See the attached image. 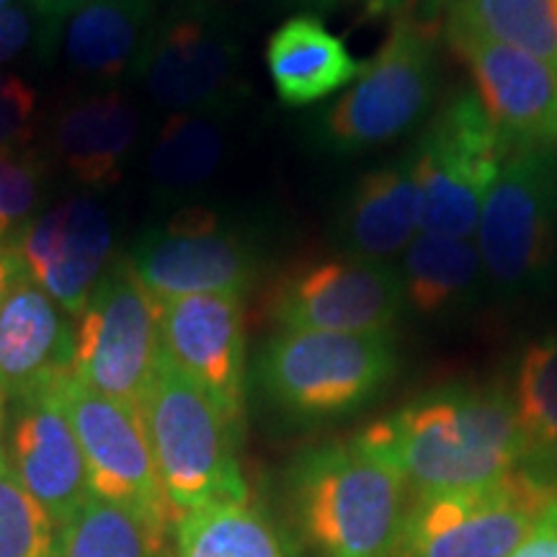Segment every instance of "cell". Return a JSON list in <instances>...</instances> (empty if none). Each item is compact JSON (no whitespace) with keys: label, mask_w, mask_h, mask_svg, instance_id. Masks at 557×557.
Segmentation results:
<instances>
[{"label":"cell","mask_w":557,"mask_h":557,"mask_svg":"<svg viewBox=\"0 0 557 557\" xmlns=\"http://www.w3.org/2000/svg\"><path fill=\"white\" fill-rule=\"evenodd\" d=\"M447 39L475 83V96L508 150L557 148V70L534 54L465 26Z\"/></svg>","instance_id":"4fadbf2b"},{"label":"cell","mask_w":557,"mask_h":557,"mask_svg":"<svg viewBox=\"0 0 557 557\" xmlns=\"http://www.w3.org/2000/svg\"><path fill=\"white\" fill-rule=\"evenodd\" d=\"M184 3H194V5H212V3H230V0H184Z\"/></svg>","instance_id":"74e56055"},{"label":"cell","mask_w":557,"mask_h":557,"mask_svg":"<svg viewBox=\"0 0 557 557\" xmlns=\"http://www.w3.org/2000/svg\"><path fill=\"white\" fill-rule=\"evenodd\" d=\"M511 557H557V487Z\"/></svg>","instance_id":"d6a6232c"},{"label":"cell","mask_w":557,"mask_h":557,"mask_svg":"<svg viewBox=\"0 0 557 557\" xmlns=\"http://www.w3.org/2000/svg\"><path fill=\"white\" fill-rule=\"evenodd\" d=\"M16 3H26V0H0V11L11 9V5H16Z\"/></svg>","instance_id":"f35d334b"},{"label":"cell","mask_w":557,"mask_h":557,"mask_svg":"<svg viewBox=\"0 0 557 557\" xmlns=\"http://www.w3.org/2000/svg\"><path fill=\"white\" fill-rule=\"evenodd\" d=\"M436 94L434 34L403 16L359 78L323 114V139L338 152L393 143L429 114Z\"/></svg>","instance_id":"8992f818"},{"label":"cell","mask_w":557,"mask_h":557,"mask_svg":"<svg viewBox=\"0 0 557 557\" xmlns=\"http://www.w3.org/2000/svg\"><path fill=\"white\" fill-rule=\"evenodd\" d=\"M176 557H295L267 513L243 504H214L173 521Z\"/></svg>","instance_id":"603a6c76"},{"label":"cell","mask_w":557,"mask_h":557,"mask_svg":"<svg viewBox=\"0 0 557 557\" xmlns=\"http://www.w3.org/2000/svg\"><path fill=\"white\" fill-rule=\"evenodd\" d=\"M160 359V302L124 256L109 263L78 315L70 374L109 398L137 406Z\"/></svg>","instance_id":"ba28073f"},{"label":"cell","mask_w":557,"mask_h":557,"mask_svg":"<svg viewBox=\"0 0 557 557\" xmlns=\"http://www.w3.org/2000/svg\"><path fill=\"white\" fill-rule=\"evenodd\" d=\"M483 259L475 243L418 233L403 256L406 302L423 315H438L475 289Z\"/></svg>","instance_id":"d4e9b609"},{"label":"cell","mask_w":557,"mask_h":557,"mask_svg":"<svg viewBox=\"0 0 557 557\" xmlns=\"http://www.w3.org/2000/svg\"><path fill=\"white\" fill-rule=\"evenodd\" d=\"M132 73L171 114L222 111L238 88L240 47L207 5L184 3L152 24Z\"/></svg>","instance_id":"8fae6325"},{"label":"cell","mask_w":557,"mask_h":557,"mask_svg":"<svg viewBox=\"0 0 557 557\" xmlns=\"http://www.w3.org/2000/svg\"><path fill=\"white\" fill-rule=\"evenodd\" d=\"M156 24V0H88L62 21V54L78 75L114 81L135 67Z\"/></svg>","instance_id":"7402d4cb"},{"label":"cell","mask_w":557,"mask_h":557,"mask_svg":"<svg viewBox=\"0 0 557 557\" xmlns=\"http://www.w3.org/2000/svg\"><path fill=\"white\" fill-rule=\"evenodd\" d=\"M32 3L45 13L52 24L62 26V21H65L73 11H78L83 3H88V0H32Z\"/></svg>","instance_id":"836d02e7"},{"label":"cell","mask_w":557,"mask_h":557,"mask_svg":"<svg viewBox=\"0 0 557 557\" xmlns=\"http://www.w3.org/2000/svg\"><path fill=\"white\" fill-rule=\"evenodd\" d=\"M218 111L171 114L152 143L148 171L163 194H186L205 186L225 158V127Z\"/></svg>","instance_id":"484cf974"},{"label":"cell","mask_w":557,"mask_h":557,"mask_svg":"<svg viewBox=\"0 0 557 557\" xmlns=\"http://www.w3.org/2000/svg\"><path fill=\"white\" fill-rule=\"evenodd\" d=\"M421 233V194L413 158L367 173L341 218V235L354 256L385 261Z\"/></svg>","instance_id":"44dd1931"},{"label":"cell","mask_w":557,"mask_h":557,"mask_svg":"<svg viewBox=\"0 0 557 557\" xmlns=\"http://www.w3.org/2000/svg\"><path fill=\"white\" fill-rule=\"evenodd\" d=\"M11 403L5 462L47 517L65 529L90 498V485L86 457L60 403L58 385Z\"/></svg>","instance_id":"2e32d148"},{"label":"cell","mask_w":557,"mask_h":557,"mask_svg":"<svg viewBox=\"0 0 557 557\" xmlns=\"http://www.w3.org/2000/svg\"><path fill=\"white\" fill-rule=\"evenodd\" d=\"M58 395L86 457L90 496L127 508L156 532L169 534L173 511L137 406L109 398L73 374L58 382Z\"/></svg>","instance_id":"30bf717a"},{"label":"cell","mask_w":557,"mask_h":557,"mask_svg":"<svg viewBox=\"0 0 557 557\" xmlns=\"http://www.w3.org/2000/svg\"><path fill=\"white\" fill-rule=\"evenodd\" d=\"M557 148H517L500 165L478 222L485 274L521 289L545 274L555 253Z\"/></svg>","instance_id":"9c48e42d"},{"label":"cell","mask_w":557,"mask_h":557,"mask_svg":"<svg viewBox=\"0 0 557 557\" xmlns=\"http://www.w3.org/2000/svg\"><path fill=\"white\" fill-rule=\"evenodd\" d=\"M0 557H62V529L0 459Z\"/></svg>","instance_id":"f1b7e54d"},{"label":"cell","mask_w":557,"mask_h":557,"mask_svg":"<svg viewBox=\"0 0 557 557\" xmlns=\"http://www.w3.org/2000/svg\"><path fill=\"white\" fill-rule=\"evenodd\" d=\"M54 299L24 271L0 297V393L9 400L47 389L70 374L73 338Z\"/></svg>","instance_id":"ac0fdd59"},{"label":"cell","mask_w":557,"mask_h":557,"mask_svg":"<svg viewBox=\"0 0 557 557\" xmlns=\"http://www.w3.org/2000/svg\"><path fill=\"white\" fill-rule=\"evenodd\" d=\"M508 152L478 96H451L410 156L421 194V233L470 240Z\"/></svg>","instance_id":"5b68a950"},{"label":"cell","mask_w":557,"mask_h":557,"mask_svg":"<svg viewBox=\"0 0 557 557\" xmlns=\"http://www.w3.org/2000/svg\"><path fill=\"white\" fill-rule=\"evenodd\" d=\"M41 165L21 150H0V250L11 248L26 225L41 194Z\"/></svg>","instance_id":"f546056e"},{"label":"cell","mask_w":557,"mask_h":557,"mask_svg":"<svg viewBox=\"0 0 557 557\" xmlns=\"http://www.w3.org/2000/svg\"><path fill=\"white\" fill-rule=\"evenodd\" d=\"M310 3H318V5H331V3H336V0H310Z\"/></svg>","instance_id":"ab89813d"},{"label":"cell","mask_w":557,"mask_h":557,"mask_svg":"<svg viewBox=\"0 0 557 557\" xmlns=\"http://www.w3.org/2000/svg\"><path fill=\"white\" fill-rule=\"evenodd\" d=\"M357 438L416 496L496 483L524 459L511 395L500 387L436 389L374 421Z\"/></svg>","instance_id":"6da1fadb"},{"label":"cell","mask_w":557,"mask_h":557,"mask_svg":"<svg viewBox=\"0 0 557 557\" xmlns=\"http://www.w3.org/2000/svg\"><path fill=\"white\" fill-rule=\"evenodd\" d=\"M406 305L400 271L387 261L346 256L299 271L274 297L282 331H389Z\"/></svg>","instance_id":"5bb4252c"},{"label":"cell","mask_w":557,"mask_h":557,"mask_svg":"<svg viewBox=\"0 0 557 557\" xmlns=\"http://www.w3.org/2000/svg\"><path fill=\"white\" fill-rule=\"evenodd\" d=\"M524 468L468 491L416 496L408 506L398 557H511L555 493Z\"/></svg>","instance_id":"52a82bcc"},{"label":"cell","mask_w":557,"mask_h":557,"mask_svg":"<svg viewBox=\"0 0 557 557\" xmlns=\"http://www.w3.org/2000/svg\"><path fill=\"white\" fill-rule=\"evenodd\" d=\"M160 346L240 426L246 323L238 295H191L160 302Z\"/></svg>","instance_id":"e0dca14e"},{"label":"cell","mask_w":557,"mask_h":557,"mask_svg":"<svg viewBox=\"0 0 557 557\" xmlns=\"http://www.w3.org/2000/svg\"><path fill=\"white\" fill-rule=\"evenodd\" d=\"M62 26L52 24L32 0L0 11V65L24 58L26 52H47Z\"/></svg>","instance_id":"4dcf8cb0"},{"label":"cell","mask_w":557,"mask_h":557,"mask_svg":"<svg viewBox=\"0 0 557 557\" xmlns=\"http://www.w3.org/2000/svg\"><path fill=\"white\" fill-rule=\"evenodd\" d=\"M37 90L16 73L0 70V150H21L34 135Z\"/></svg>","instance_id":"1f68e13d"},{"label":"cell","mask_w":557,"mask_h":557,"mask_svg":"<svg viewBox=\"0 0 557 557\" xmlns=\"http://www.w3.org/2000/svg\"><path fill=\"white\" fill-rule=\"evenodd\" d=\"M160 534L127 508L90 496L62 529V557H163Z\"/></svg>","instance_id":"83f0119b"},{"label":"cell","mask_w":557,"mask_h":557,"mask_svg":"<svg viewBox=\"0 0 557 557\" xmlns=\"http://www.w3.org/2000/svg\"><path fill=\"white\" fill-rule=\"evenodd\" d=\"M158 302L191 295H243L253 287L259 256L209 209H186L169 225L139 235L127 256Z\"/></svg>","instance_id":"7c38bea8"},{"label":"cell","mask_w":557,"mask_h":557,"mask_svg":"<svg viewBox=\"0 0 557 557\" xmlns=\"http://www.w3.org/2000/svg\"><path fill=\"white\" fill-rule=\"evenodd\" d=\"M5 421H9V410H5V395L0 393V459L5 457V451H3V434H5Z\"/></svg>","instance_id":"8d00e7d4"},{"label":"cell","mask_w":557,"mask_h":557,"mask_svg":"<svg viewBox=\"0 0 557 557\" xmlns=\"http://www.w3.org/2000/svg\"><path fill=\"white\" fill-rule=\"evenodd\" d=\"M406 0H364V9L369 16H380V13L398 11Z\"/></svg>","instance_id":"d590c367"},{"label":"cell","mask_w":557,"mask_h":557,"mask_svg":"<svg viewBox=\"0 0 557 557\" xmlns=\"http://www.w3.org/2000/svg\"><path fill=\"white\" fill-rule=\"evenodd\" d=\"M447 24L504 41L557 70V0H455Z\"/></svg>","instance_id":"4316f807"},{"label":"cell","mask_w":557,"mask_h":557,"mask_svg":"<svg viewBox=\"0 0 557 557\" xmlns=\"http://www.w3.org/2000/svg\"><path fill=\"white\" fill-rule=\"evenodd\" d=\"M521 434V468L549 480L557 472V336L532 341L519 357L511 395Z\"/></svg>","instance_id":"cb8c5ba5"},{"label":"cell","mask_w":557,"mask_h":557,"mask_svg":"<svg viewBox=\"0 0 557 557\" xmlns=\"http://www.w3.org/2000/svg\"><path fill=\"white\" fill-rule=\"evenodd\" d=\"M18 269H21V267H18V261L13 259L11 250H9V248L0 250V297H3L5 287H9L11 278H13V274H16Z\"/></svg>","instance_id":"e575fe53"},{"label":"cell","mask_w":557,"mask_h":557,"mask_svg":"<svg viewBox=\"0 0 557 557\" xmlns=\"http://www.w3.org/2000/svg\"><path fill=\"white\" fill-rule=\"evenodd\" d=\"M173 521L214 504L248 500L238 462L240 426L169 359L137 403Z\"/></svg>","instance_id":"3957f363"},{"label":"cell","mask_w":557,"mask_h":557,"mask_svg":"<svg viewBox=\"0 0 557 557\" xmlns=\"http://www.w3.org/2000/svg\"><path fill=\"white\" fill-rule=\"evenodd\" d=\"M137 132L135 103L120 90H107L62 111L52 143L70 176L90 189H109L122 181Z\"/></svg>","instance_id":"d6986e66"},{"label":"cell","mask_w":557,"mask_h":557,"mask_svg":"<svg viewBox=\"0 0 557 557\" xmlns=\"http://www.w3.org/2000/svg\"><path fill=\"white\" fill-rule=\"evenodd\" d=\"M395 372L389 331H282L269 341L259 377L278 408L336 418L367 406Z\"/></svg>","instance_id":"277c9868"},{"label":"cell","mask_w":557,"mask_h":557,"mask_svg":"<svg viewBox=\"0 0 557 557\" xmlns=\"http://www.w3.org/2000/svg\"><path fill=\"white\" fill-rule=\"evenodd\" d=\"M267 65L276 96L287 107L329 99L361 73V62L315 16L284 21L267 45Z\"/></svg>","instance_id":"ffe728a7"},{"label":"cell","mask_w":557,"mask_h":557,"mask_svg":"<svg viewBox=\"0 0 557 557\" xmlns=\"http://www.w3.org/2000/svg\"><path fill=\"white\" fill-rule=\"evenodd\" d=\"M292 504L318 557H393L408 513V485L351 438L299 457Z\"/></svg>","instance_id":"7a4b0ae2"},{"label":"cell","mask_w":557,"mask_h":557,"mask_svg":"<svg viewBox=\"0 0 557 557\" xmlns=\"http://www.w3.org/2000/svg\"><path fill=\"white\" fill-rule=\"evenodd\" d=\"M111 220L99 201L67 199L34 218L9 248L24 274L78 318L109 269Z\"/></svg>","instance_id":"9a60e30c"}]
</instances>
